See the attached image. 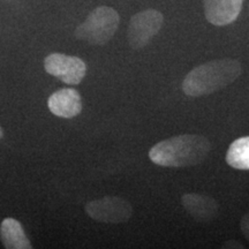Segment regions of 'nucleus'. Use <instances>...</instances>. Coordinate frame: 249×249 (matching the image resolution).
<instances>
[{
	"instance_id": "nucleus-11",
	"label": "nucleus",
	"mask_w": 249,
	"mask_h": 249,
	"mask_svg": "<svg viewBox=\"0 0 249 249\" xmlns=\"http://www.w3.org/2000/svg\"><path fill=\"white\" fill-rule=\"evenodd\" d=\"M226 163L233 169L249 170V136H244L231 143L226 154Z\"/></svg>"
},
{
	"instance_id": "nucleus-3",
	"label": "nucleus",
	"mask_w": 249,
	"mask_h": 249,
	"mask_svg": "<svg viewBox=\"0 0 249 249\" xmlns=\"http://www.w3.org/2000/svg\"><path fill=\"white\" fill-rule=\"evenodd\" d=\"M120 23L119 13L108 6L95 8L75 29L77 39L91 45H104L114 36Z\"/></svg>"
},
{
	"instance_id": "nucleus-12",
	"label": "nucleus",
	"mask_w": 249,
	"mask_h": 249,
	"mask_svg": "<svg viewBox=\"0 0 249 249\" xmlns=\"http://www.w3.org/2000/svg\"><path fill=\"white\" fill-rule=\"evenodd\" d=\"M240 229H241L242 234H244L245 238L249 241V213L245 214V216L242 217L240 222Z\"/></svg>"
},
{
	"instance_id": "nucleus-8",
	"label": "nucleus",
	"mask_w": 249,
	"mask_h": 249,
	"mask_svg": "<svg viewBox=\"0 0 249 249\" xmlns=\"http://www.w3.org/2000/svg\"><path fill=\"white\" fill-rule=\"evenodd\" d=\"M49 110L59 118H74L82 111V101L75 89H60L52 93L48 101Z\"/></svg>"
},
{
	"instance_id": "nucleus-9",
	"label": "nucleus",
	"mask_w": 249,
	"mask_h": 249,
	"mask_svg": "<svg viewBox=\"0 0 249 249\" xmlns=\"http://www.w3.org/2000/svg\"><path fill=\"white\" fill-rule=\"evenodd\" d=\"M181 204L187 213L201 223H207L214 219L219 211V205L210 196L189 193L181 197Z\"/></svg>"
},
{
	"instance_id": "nucleus-5",
	"label": "nucleus",
	"mask_w": 249,
	"mask_h": 249,
	"mask_svg": "<svg viewBox=\"0 0 249 249\" xmlns=\"http://www.w3.org/2000/svg\"><path fill=\"white\" fill-rule=\"evenodd\" d=\"M86 213L92 219L107 224H123L128 222L133 208L124 198L118 196H105L93 200L86 205Z\"/></svg>"
},
{
	"instance_id": "nucleus-7",
	"label": "nucleus",
	"mask_w": 249,
	"mask_h": 249,
	"mask_svg": "<svg viewBox=\"0 0 249 249\" xmlns=\"http://www.w3.org/2000/svg\"><path fill=\"white\" fill-rule=\"evenodd\" d=\"M244 0H203L207 20L213 26L231 24L238 18Z\"/></svg>"
},
{
	"instance_id": "nucleus-10",
	"label": "nucleus",
	"mask_w": 249,
	"mask_h": 249,
	"mask_svg": "<svg viewBox=\"0 0 249 249\" xmlns=\"http://www.w3.org/2000/svg\"><path fill=\"white\" fill-rule=\"evenodd\" d=\"M0 240L7 249H30L33 248L27 238L23 227L14 218H5L0 225Z\"/></svg>"
},
{
	"instance_id": "nucleus-2",
	"label": "nucleus",
	"mask_w": 249,
	"mask_h": 249,
	"mask_svg": "<svg viewBox=\"0 0 249 249\" xmlns=\"http://www.w3.org/2000/svg\"><path fill=\"white\" fill-rule=\"evenodd\" d=\"M241 73V64L235 59H216L193 68L183 79L182 90L189 97L211 95L232 85Z\"/></svg>"
},
{
	"instance_id": "nucleus-13",
	"label": "nucleus",
	"mask_w": 249,
	"mask_h": 249,
	"mask_svg": "<svg viewBox=\"0 0 249 249\" xmlns=\"http://www.w3.org/2000/svg\"><path fill=\"white\" fill-rule=\"evenodd\" d=\"M225 248H244V246H241L240 242L238 241H226L224 244Z\"/></svg>"
},
{
	"instance_id": "nucleus-4",
	"label": "nucleus",
	"mask_w": 249,
	"mask_h": 249,
	"mask_svg": "<svg viewBox=\"0 0 249 249\" xmlns=\"http://www.w3.org/2000/svg\"><path fill=\"white\" fill-rule=\"evenodd\" d=\"M164 17L160 11L145 9L133 15L128 26V43L134 50L145 48L163 27Z\"/></svg>"
},
{
	"instance_id": "nucleus-1",
	"label": "nucleus",
	"mask_w": 249,
	"mask_h": 249,
	"mask_svg": "<svg viewBox=\"0 0 249 249\" xmlns=\"http://www.w3.org/2000/svg\"><path fill=\"white\" fill-rule=\"evenodd\" d=\"M211 143L197 134H181L156 143L149 151L152 163L164 167H188L208 157Z\"/></svg>"
},
{
	"instance_id": "nucleus-6",
	"label": "nucleus",
	"mask_w": 249,
	"mask_h": 249,
	"mask_svg": "<svg viewBox=\"0 0 249 249\" xmlns=\"http://www.w3.org/2000/svg\"><path fill=\"white\" fill-rule=\"evenodd\" d=\"M44 68L49 74L73 86L79 85L87 73V66L82 59L62 53L49 54L44 59Z\"/></svg>"
},
{
	"instance_id": "nucleus-14",
	"label": "nucleus",
	"mask_w": 249,
	"mask_h": 249,
	"mask_svg": "<svg viewBox=\"0 0 249 249\" xmlns=\"http://www.w3.org/2000/svg\"><path fill=\"white\" fill-rule=\"evenodd\" d=\"M2 136H4V132H2V128L0 127V140L2 139Z\"/></svg>"
}]
</instances>
